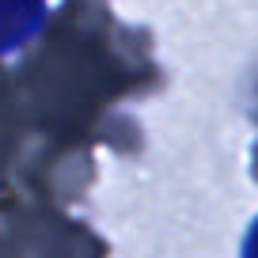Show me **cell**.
<instances>
[{"label":"cell","instance_id":"obj_1","mask_svg":"<svg viewBox=\"0 0 258 258\" xmlns=\"http://www.w3.org/2000/svg\"><path fill=\"white\" fill-rule=\"evenodd\" d=\"M46 27V0H0V57L23 49Z\"/></svg>","mask_w":258,"mask_h":258},{"label":"cell","instance_id":"obj_2","mask_svg":"<svg viewBox=\"0 0 258 258\" xmlns=\"http://www.w3.org/2000/svg\"><path fill=\"white\" fill-rule=\"evenodd\" d=\"M243 258H258V220L250 224L247 239H243Z\"/></svg>","mask_w":258,"mask_h":258}]
</instances>
